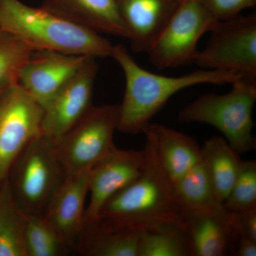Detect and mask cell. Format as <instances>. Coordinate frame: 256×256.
Wrapping results in <instances>:
<instances>
[{
	"label": "cell",
	"mask_w": 256,
	"mask_h": 256,
	"mask_svg": "<svg viewBox=\"0 0 256 256\" xmlns=\"http://www.w3.org/2000/svg\"><path fill=\"white\" fill-rule=\"evenodd\" d=\"M144 134L146 159L142 173L106 202L96 220L130 232H146L168 224L185 225L174 186L160 162L150 124Z\"/></svg>",
	"instance_id": "obj_1"
},
{
	"label": "cell",
	"mask_w": 256,
	"mask_h": 256,
	"mask_svg": "<svg viewBox=\"0 0 256 256\" xmlns=\"http://www.w3.org/2000/svg\"><path fill=\"white\" fill-rule=\"evenodd\" d=\"M111 58L119 64L126 78L118 130L130 134L146 132L151 120L180 90L200 84H232L242 76L238 72L205 68L176 77L152 73L138 65L120 44L114 45Z\"/></svg>",
	"instance_id": "obj_2"
},
{
	"label": "cell",
	"mask_w": 256,
	"mask_h": 256,
	"mask_svg": "<svg viewBox=\"0 0 256 256\" xmlns=\"http://www.w3.org/2000/svg\"><path fill=\"white\" fill-rule=\"evenodd\" d=\"M0 30L18 37L34 50L105 58L111 57L114 50V44L101 34L20 0H0Z\"/></svg>",
	"instance_id": "obj_3"
},
{
	"label": "cell",
	"mask_w": 256,
	"mask_h": 256,
	"mask_svg": "<svg viewBox=\"0 0 256 256\" xmlns=\"http://www.w3.org/2000/svg\"><path fill=\"white\" fill-rule=\"evenodd\" d=\"M225 94H204L178 111V122L204 124L216 128L238 154L254 150L252 111L256 78L244 76L232 82Z\"/></svg>",
	"instance_id": "obj_4"
},
{
	"label": "cell",
	"mask_w": 256,
	"mask_h": 256,
	"mask_svg": "<svg viewBox=\"0 0 256 256\" xmlns=\"http://www.w3.org/2000/svg\"><path fill=\"white\" fill-rule=\"evenodd\" d=\"M64 178L56 144L41 133L14 162L8 182L15 200L26 214L43 215Z\"/></svg>",
	"instance_id": "obj_5"
},
{
	"label": "cell",
	"mask_w": 256,
	"mask_h": 256,
	"mask_svg": "<svg viewBox=\"0 0 256 256\" xmlns=\"http://www.w3.org/2000/svg\"><path fill=\"white\" fill-rule=\"evenodd\" d=\"M119 120L120 105L94 106L60 138L56 151L64 176L92 168L114 150Z\"/></svg>",
	"instance_id": "obj_6"
},
{
	"label": "cell",
	"mask_w": 256,
	"mask_h": 256,
	"mask_svg": "<svg viewBox=\"0 0 256 256\" xmlns=\"http://www.w3.org/2000/svg\"><path fill=\"white\" fill-rule=\"evenodd\" d=\"M194 63L202 68L228 70L256 78V14L217 21Z\"/></svg>",
	"instance_id": "obj_7"
},
{
	"label": "cell",
	"mask_w": 256,
	"mask_h": 256,
	"mask_svg": "<svg viewBox=\"0 0 256 256\" xmlns=\"http://www.w3.org/2000/svg\"><path fill=\"white\" fill-rule=\"evenodd\" d=\"M216 20L198 0H183L148 50L156 68H175L194 62L198 41Z\"/></svg>",
	"instance_id": "obj_8"
},
{
	"label": "cell",
	"mask_w": 256,
	"mask_h": 256,
	"mask_svg": "<svg viewBox=\"0 0 256 256\" xmlns=\"http://www.w3.org/2000/svg\"><path fill=\"white\" fill-rule=\"evenodd\" d=\"M44 108L20 84L0 97V186L25 146L42 133Z\"/></svg>",
	"instance_id": "obj_9"
},
{
	"label": "cell",
	"mask_w": 256,
	"mask_h": 256,
	"mask_svg": "<svg viewBox=\"0 0 256 256\" xmlns=\"http://www.w3.org/2000/svg\"><path fill=\"white\" fill-rule=\"evenodd\" d=\"M87 57L80 68L44 108L42 133L54 144L94 106L92 95L98 64Z\"/></svg>",
	"instance_id": "obj_10"
},
{
	"label": "cell",
	"mask_w": 256,
	"mask_h": 256,
	"mask_svg": "<svg viewBox=\"0 0 256 256\" xmlns=\"http://www.w3.org/2000/svg\"><path fill=\"white\" fill-rule=\"evenodd\" d=\"M144 159V150L119 149L116 146L92 165L89 174L90 200L86 208V222L96 220L106 202L141 174Z\"/></svg>",
	"instance_id": "obj_11"
},
{
	"label": "cell",
	"mask_w": 256,
	"mask_h": 256,
	"mask_svg": "<svg viewBox=\"0 0 256 256\" xmlns=\"http://www.w3.org/2000/svg\"><path fill=\"white\" fill-rule=\"evenodd\" d=\"M86 58L52 50H33L22 70L20 84L44 108Z\"/></svg>",
	"instance_id": "obj_12"
},
{
	"label": "cell",
	"mask_w": 256,
	"mask_h": 256,
	"mask_svg": "<svg viewBox=\"0 0 256 256\" xmlns=\"http://www.w3.org/2000/svg\"><path fill=\"white\" fill-rule=\"evenodd\" d=\"M92 168L64 176L43 216L73 249L86 224V200Z\"/></svg>",
	"instance_id": "obj_13"
},
{
	"label": "cell",
	"mask_w": 256,
	"mask_h": 256,
	"mask_svg": "<svg viewBox=\"0 0 256 256\" xmlns=\"http://www.w3.org/2000/svg\"><path fill=\"white\" fill-rule=\"evenodd\" d=\"M183 0H116L129 30L131 50L148 54Z\"/></svg>",
	"instance_id": "obj_14"
},
{
	"label": "cell",
	"mask_w": 256,
	"mask_h": 256,
	"mask_svg": "<svg viewBox=\"0 0 256 256\" xmlns=\"http://www.w3.org/2000/svg\"><path fill=\"white\" fill-rule=\"evenodd\" d=\"M41 6L89 31L129 40L116 0H42Z\"/></svg>",
	"instance_id": "obj_15"
},
{
	"label": "cell",
	"mask_w": 256,
	"mask_h": 256,
	"mask_svg": "<svg viewBox=\"0 0 256 256\" xmlns=\"http://www.w3.org/2000/svg\"><path fill=\"white\" fill-rule=\"evenodd\" d=\"M191 256L234 255L236 239L230 212L224 208L205 214L184 217Z\"/></svg>",
	"instance_id": "obj_16"
},
{
	"label": "cell",
	"mask_w": 256,
	"mask_h": 256,
	"mask_svg": "<svg viewBox=\"0 0 256 256\" xmlns=\"http://www.w3.org/2000/svg\"><path fill=\"white\" fill-rule=\"evenodd\" d=\"M150 128L160 162L174 186L201 161L202 148L194 138L164 124Z\"/></svg>",
	"instance_id": "obj_17"
},
{
	"label": "cell",
	"mask_w": 256,
	"mask_h": 256,
	"mask_svg": "<svg viewBox=\"0 0 256 256\" xmlns=\"http://www.w3.org/2000/svg\"><path fill=\"white\" fill-rule=\"evenodd\" d=\"M140 234L112 228L98 220L86 222L75 250L86 256H138Z\"/></svg>",
	"instance_id": "obj_18"
},
{
	"label": "cell",
	"mask_w": 256,
	"mask_h": 256,
	"mask_svg": "<svg viewBox=\"0 0 256 256\" xmlns=\"http://www.w3.org/2000/svg\"><path fill=\"white\" fill-rule=\"evenodd\" d=\"M173 186L175 198L184 218L212 213L224 207L217 198L202 159Z\"/></svg>",
	"instance_id": "obj_19"
},
{
	"label": "cell",
	"mask_w": 256,
	"mask_h": 256,
	"mask_svg": "<svg viewBox=\"0 0 256 256\" xmlns=\"http://www.w3.org/2000/svg\"><path fill=\"white\" fill-rule=\"evenodd\" d=\"M202 154L217 198L223 204L238 178L244 160L225 138L220 136L205 141Z\"/></svg>",
	"instance_id": "obj_20"
},
{
	"label": "cell",
	"mask_w": 256,
	"mask_h": 256,
	"mask_svg": "<svg viewBox=\"0 0 256 256\" xmlns=\"http://www.w3.org/2000/svg\"><path fill=\"white\" fill-rule=\"evenodd\" d=\"M26 214L13 196L8 180L0 186V256H26Z\"/></svg>",
	"instance_id": "obj_21"
},
{
	"label": "cell",
	"mask_w": 256,
	"mask_h": 256,
	"mask_svg": "<svg viewBox=\"0 0 256 256\" xmlns=\"http://www.w3.org/2000/svg\"><path fill=\"white\" fill-rule=\"evenodd\" d=\"M188 256L186 224H168L141 232L138 256Z\"/></svg>",
	"instance_id": "obj_22"
},
{
	"label": "cell",
	"mask_w": 256,
	"mask_h": 256,
	"mask_svg": "<svg viewBox=\"0 0 256 256\" xmlns=\"http://www.w3.org/2000/svg\"><path fill=\"white\" fill-rule=\"evenodd\" d=\"M26 256H65L73 250L43 215L26 214Z\"/></svg>",
	"instance_id": "obj_23"
},
{
	"label": "cell",
	"mask_w": 256,
	"mask_h": 256,
	"mask_svg": "<svg viewBox=\"0 0 256 256\" xmlns=\"http://www.w3.org/2000/svg\"><path fill=\"white\" fill-rule=\"evenodd\" d=\"M33 50L9 32L0 30V97L20 84V77Z\"/></svg>",
	"instance_id": "obj_24"
},
{
	"label": "cell",
	"mask_w": 256,
	"mask_h": 256,
	"mask_svg": "<svg viewBox=\"0 0 256 256\" xmlns=\"http://www.w3.org/2000/svg\"><path fill=\"white\" fill-rule=\"evenodd\" d=\"M223 206L228 212H242L256 208V162L242 161L240 172Z\"/></svg>",
	"instance_id": "obj_25"
},
{
	"label": "cell",
	"mask_w": 256,
	"mask_h": 256,
	"mask_svg": "<svg viewBox=\"0 0 256 256\" xmlns=\"http://www.w3.org/2000/svg\"><path fill=\"white\" fill-rule=\"evenodd\" d=\"M216 21L238 16L248 8H254L256 0H198Z\"/></svg>",
	"instance_id": "obj_26"
},
{
	"label": "cell",
	"mask_w": 256,
	"mask_h": 256,
	"mask_svg": "<svg viewBox=\"0 0 256 256\" xmlns=\"http://www.w3.org/2000/svg\"><path fill=\"white\" fill-rule=\"evenodd\" d=\"M230 220L236 242L242 238L256 242V208L247 212H230Z\"/></svg>",
	"instance_id": "obj_27"
},
{
	"label": "cell",
	"mask_w": 256,
	"mask_h": 256,
	"mask_svg": "<svg viewBox=\"0 0 256 256\" xmlns=\"http://www.w3.org/2000/svg\"><path fill=\"white\" fill-rule=\"evenodd\" d=\"M234 256H256V242L248 238L238 239L236 245Z\"/></svg>",
	"instance_id": "obj_28"
}]
</instances>
